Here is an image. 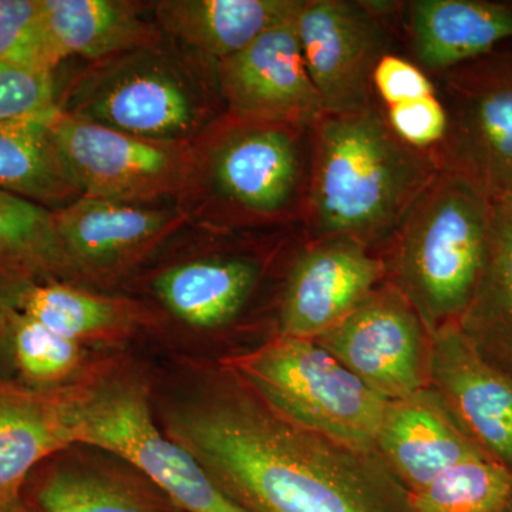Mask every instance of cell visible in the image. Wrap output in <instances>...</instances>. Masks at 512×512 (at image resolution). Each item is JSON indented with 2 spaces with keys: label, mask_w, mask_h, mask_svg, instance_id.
Instances as JSON below:
<instances>
[{
  "label": "cell",
  "mask_w": 512,
  "mask_h": 512,
  "mask_svg": "<svg viewBox=\"0 0 512 512\" xmlns=\"http://www.w3.org/2000/svg\"><path fill=\"white\" fill-rule=\"evenodd\" d=\"M302 0H171L158 5L161 25L218 62L237 55L278 23L292 18Z\"/></svg>",
  "instance_id": "cell-18"
},
{
  "label": "cell",
  "mask_w": 512,
  "mask_h": 512,
  "mask_svg": "<svg viewBox=\"0 0 512 512\" xmlns=\"http://www.w3.org/2000/svg\"><path fill=\"white\" fill-rule=\"evenodd\" d=\"M386 274V262L359 242L312 241L289 274L281 335L311 340L325 335L379 288Z\"/></svg>",
  "instance_id": "cell-13"
},
{
  "label": "cell",
  "mask_w": 512,
  "mask_h": 512,
  "mask_svg": "<svg viewBox=\"0 0 512 512\" xmlns=\"http://www.w3.org/2000/svg\"><path fill=\"white\" fill-rule=\"evenodd\" d=\"M67 259L55 212L22 195L0 190V264L50 271Z\"/></svg>",
  "instance_id": "cell-26"
},
{
  "label": "cell",
  "mask_w": 512,
  "mask_h": 512,
  "mask_svg": "<svg viewBox=\"0 0 512 512\" xmlns=\"http://www.w3.org/2000/svg\"><path fill=\"white\" fill-rule=\"evenodd\" d=\"M57 157L83 197L128 202L170 192L183 161L173 147L60 111L50 126Z\"/></svg>",
  "instance_id": "cell-9"
},
{
  "label": "cell",
  "mask_w": 512,
  "mask_h": 512,
  "mask_svg": "<svg viewBox=\"0 0 512 512\" xmlns=\"http://www.w3.org/2000/svg\"><path fill=\"white\" fill-rule=\"evenodd\" d=\"M315 342L387 402L429 387L430 332L392 282Z\"/></svg>",
  "instance_id": "cell-8"
},
{
  "label": "cell",
  "mask_w": 512,
  "mask_h": 512,
  "mask_svg": "<svg viewBox=\"0 0 512 512\" xmlns=\"http://www.w3.org/2000/svg\"><path fill=\"white\" fill-rule=\"evenodd\" d=\"M36 512H170L146 491L120 478L55 468L35 488Z\"/></svg>",
  "instance_id": "cell-25"
},
{
  "label": "cell",
  "mask_w": 512,
  "mask_h": 512,
  "mask_svg": "<svg viewBox=\"0 0 512 512\" xmlns=\"http://www.w3.org/2000/svg\"><path fill=\"white\" fill-rule=\"evenodd\" d=\"M16 309L74 342L107 335L124 322L116 303L63 285L23 288Z\"/></svg>",
  "instance_id": "cell-27"
},
{
  "label": "cell",
  "mask_w": 512,
  "mask_h": 512,
  "mask_svg": "<svg viewBox=\"0 0 512 512\" xmlns=\"http://www.w3.org/2000/svg\"><path fill=\"white\" fill-rule=\"evenodd\" d=\"M373 92L383 109L437 94L433 79L406 57L386 53L373 73Z\"/></svg>",
  "instance_id": "cell-32"
},
{
  "label": "cell",
  "mask_w": 512,
  "mask_h": 512,
  "mask_svg": "<svg viewBox=\"0 0 512 512\" xmlns=\"http://www.w3.org/2000/svg\"><path fill=\"white\" fill-rule=\"evenodd\" d=\"M258 275L254 262L210 259L168 269L158 276L156 289L178 319L194 328H218L238 315Z\"/></svg>",
  "instance_id": "cell-21"
},
{
  "label": "cell",
  "mask_w": 512,
  "mask_h": 512,
  "mask_svg": "<svg viewBox=\"0 0 512 512\" xmlns=\"http://www.w3.org/2000/svg\"><path fill=\"white\" fill-rule=\"evenodd\" d=\"M0 63L55 70L42 0H0Z\"/></svg>",
  "instance_id": "cell-30"
},
{
  "label": "cell",
  "mask_w": 512,
  "mask_h": 512,
  "mask_svg": "<svg viewBox=\"0 0 512 512\" xmlns=\"http://www.w3.org/2000/svg\"><path fill=\"white\" fill-rule=\"evenodd\" d=\"M60 111L53 72L23 64L0 63V124L52 123Z\"/></svg>",
  "instance_id": "cell-29"
},
{
  "label": "cell",
  "mask_w": 512,
  "mask_h": 512,
  "mask_svg": "<svg viewBox=\"0 0 512 512\" xmlns=\"http://www.w3.org/2000/svg\"><path fill=\"white\" fill-rule=\"evenodd\" d=\"M10 345L20 375L33 387H52L76 369L82 356L79 342L64 338L16 309Z\"/></svg>",
  "instance_id": "cell-28"
},
{
  "label": "cell",
  "mask_w": 512,
  "mask_h": 512,
  "mask_svg": "<svg viewBox=\"0 0 512 512\" xmlns=\"http://www.w3.org/2000/svg\"><path fill=\"white\" fill-rule=\"evenodd\" d=\"M73 439L133 464L178 510L248 512L218 487L187 448L158 430L146 394L134 383L79 387Z\"/></svg>",
  "instance_id": "cell-5"
},
{
  "label": "cell",
  "mask_w": 512,
  "mask_h": 512,
  "mask_svg": "<svg viewBox=\"0 0 512 512\" xmlns=\"http://www.w3.org/2000/svg\"><path fill=\"white\" fill-rule=\"evenodd\" d=\"M429 387L468 437L512 473V375L490 362L458 322L430 333Z\"/></svg>",
  "instance_id": "cell-11"
},
{
  "label": "cell",
  "mask_w": 512,
  "mask_h": 512,
  "mask_svg": "<svg viewBox=\"0 0 512 512\" xmlns=\"http://www.w3.org/2000/svg\"><path fill=\"white\" fill-rule=\"evenodd\" d=\"M305 217L312 241L352 239L372 249L392 241L437 170L429 151L403 143L382 106L323 114L311 128Z\"/></svg>",
  "instance_id": "cell-2"
},
{
  "label": "cell",
  "mask_w": 512,
  "mask_h": 512,
  "mask_svg": "<svg viewBox=\"0 0 512 512\" xmlns=\"http://www.w3.org/2000/svg\"><path fill=\"white\" fill-rule=\"evenodd\" d=\"M52 123L0 124V190L39 204H56L79 194L57 157Z\"/></svg>",
  "instance_id": "cell-23"
},
{
  "label": "cell",
  "mask_w": 512,
  "mask_h": 512,
  "mask_svg": "<svg viewBox=\"0 0 512 512\" xmlns=\"http://www.w3.org/2000/svg\"><path fill=\"white\" fill-rule=\"evenodd\" d=\"M146 140L190 136L204 120V107L180 77L161 69L136 70L111 80L79 114Z\"/></svg>",
  "instance_id": "cell-17"
},
{
  "label": "cell",
  "mask_w": 512,
  "mask_h": 512,
  "mask_svg": "<svg viewBox=\"0 0 512 512\" xmlns=\"http://www.w3.org/2000/svg\"><path fill=\"white\" fill-rule=\"evenodd\" d=\"M400 3L302 0L296 35L325 114L375 106L373 73L393 42L389 18Z\"/></svg>",
  "instance_id": "cell-7"
},
{
  "label": "cell",
  "mask_w": 512,
  "mask_h": 512,
  "mask_svg": "<svg viewBox=\"0 0 512 512\" xmlns=\"http://www.w3.org/2000/svg\"><path fill=\"white\" fill-rule=\"evenodd\" d=\"M402 9L414 63L430 77L512 40V2L412 0Z\"/></svg>",
  "instance_id": "cell-16"
},
{
  "label": "cell",
  "mask_w": 512,
  "mask_h": 512,
  "mask_svg": "<svg viewBox=\"0 0 512 512\" xmlns=\"http://www.w3.org/2000/svg\"><path fill=\"white\" fill-rule=\"evenodd\" d=\"M436 80L448 119L437 170L490 201L512 194V40Z\"/></svg>",
  "instance_id": "cell-6"
},
{
  "label": "cell",
  "mask_w": 512,
  "mask_h": 512,
  "mask_svg": "<svg viewBox=\"0 0 512 512\" xmlns=\"http://www.w3.org/2000/svg\"><path fill=\"white\" fill-rule=\"evenodd\" d=\"M296 13L220 62L222 93L235 116L311 128L325 114L303 60Z\"/></svg>",
  "instance_id": "cell-12"
},
{
  "label": "cell",
  "mask_w": 512,
  "mask_h": 512,
  "mask_svg": "<svg viewBox=\"0 0 512 512\" xmlns=\"http://www.w3.org/2000/svg\"><path fill=\"white\" fill-rule=\"evenodd\" d=\"M458 323L490 362L512 375V194L493 201L483 272Z\"/></svg>",
  "instance_id": "cell-19"
},
{
  "label": "cell",
  "mask_w": 512,
  "mask_h": 512,
  "mask_svg": "<svg viewBox=\"0 0 512 512\" xmlns=\"http://www.w3.org/2000/svg\"><path fill=\"white\" fill-rule=\"evenodd\" d=\"M493 201L453 175L437 173L397 229L392 284L429 332L458 322L480 281Z\"/></svg>",
  "instance_id": "cell-3"
},
{
  "label": "cell",
  "mask_w": 512,
  "mask_h": 512,
  "mask_svg": "<svg viewBox=\"0 0 512 512\" xmlns=\"http://www.w3.org/2000/svg\"><path fill=\"white\" fill-rule=\"evenodd\" d=\"M383 113L393 133L416 150L431 153L446 137L447 111L439 93L387 107Z\"/></svg>",
  "instance_id": "cell-31"
},
{
  "label": "cell",
  "mask_w": 512,
  "mask_h": 512,
  "mask_svg": "<svg viewBox=\"0 0 512 512\" xmlns=\"http://www.w3.org/2000/svg\"><path fill=\"white\" fill-rule=\"evenodd\" d=\"M376 453L407 494L423 490L454 464L485 454L430 387L387 403Z\"/></svg>",
  "instance_id": "cell-14"
},
{
  "label": "cell",
  "mask_w": 512,
  "mask_h": 512,
  "mask_svg": "<svg viewBox=\"0 0 512 512\" xmlns=\"http://www.w3.org/2000/svg\"><path fill=\"white\" fill-rule=\"evenodd\" d=\"M47 43L56 64L66 57L101 59L147 46L153 32L136 9L111 0H42Z\"/></svg>",
  "instance_id": "cell-20"
},
{
  "label": "cell",
  "mask_w": 512,
  "mask_h": 512,
  "mask_svg": "<svg viewBox=\"0 0 512 512\" xmlns=\"http://www.w3.org/2000/svg\"><path fill=\"white\" fill-rule=\"evenodd\" d=\"M241 119V117H239ZM247 120L214 158L218 190L239 210L275 217L305 210L311 180V128Z\"/></svg>",
  "instance_id": "cell-10"
},
{
  "label": "cell",
  "mask_w": 512,
  "mask_h": 512,
  "mask_svg": "<svg viewBox=\"0 0 512 512\" xmlns=\"http://www.w3.org/2000/svg\"><path fill=\"white\" fill-rule=\"evenodd\" d=\"M79 387L0 382V508L19 504L30 471L70 447Z\"/></svg>",
  "instance_id": "cell-15"
},
{
  "label": "cell",
  "mask_w": 512,
  "mask_h": 512,
  "mask_svg": "<svg viewBox=\"0 0 512 512\" xmlns=\"http://www.w3.org/2000/svg\"><path fill=\"white\" fill-rule=\"evenodd\" d=\"M413 512H512V473L487 454L468 457L409 494Z\"/></svg>",
  "instance_id": "cell-24"
},
{
  "label": "cell",
  "mask_w": 512,
  "mask_h": 512,
  "mask_svg": "<svg viewBox=\"0 0 512 512\" xmlns=\"http://www.w3.org/2000/svg\"><path fill=\"white\" fill-rule=\"evenodd\" d=\"M282 419L362 453H376L387 400L315 340L279 335L225 360Z\"/></svg>",
  "instance_id": "cell-4"
},
{
  "label": "cell",
  "mask_w": 512,
  "mask_h": 512,
  "mask_svg": "<svg viewBox=\"0 0 512 512\" xmlns=\"http://www.w3.org/2000/svg\"><path fill=\"white\" fill-rule=\"evenodd\" d=\"M171 434L248 512H413L407 491L372 453L302 429L247 397L181 410Z\"/></svg>",
  "instance_id": "cell-1"
},
{
  "label": "cell",
  "mask_w": 512,
  "mask_h": 512,
  "mask_svg": "<svg viewBox=\"0 0 512 512\" xmlns=\"http://www.w3.org/2000/svg\"><path fill=\"white\" fill-rule=\"evenodd\" d=\"M69 258L103 264L146 244L168 224V215L128 202L82 197L55 212Z\"/></svg>",
  "instance_id": "cell-22"
},
{
  "label": "cell",
  "mask_w": 512,
  "mask_h": 512,
  "mask_svg": "<svg viewBox=\"0 0 512 512\" xmlns=\"http://www.w3.org/2000/svg\"><path fill=\"white\" fill-rule=\"evenodd\" d=\"M16 309L9 308L8 299L0 293V339L5 333L10 335V326H12V316Z\"/></svg>",
  "instance_id": "cell-33"
},
{
  "label": "cell",
  "mask_w": 512,
  "mask_h": 512,
  "mask_svg": "<svg viewBox=\"0 0 512 512\" xmlns=\"http://www.w3.org/2000/svg\"><path fill=\"white\" fill-rule=\"evenodd\" d=\"M0 512H23V511L20 510V505L16 504V505H12V507L2 508V510H0Z\"/></svg>",
  "instance_id": "cell-34"
}]
</instances>
